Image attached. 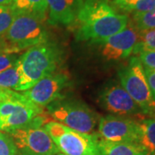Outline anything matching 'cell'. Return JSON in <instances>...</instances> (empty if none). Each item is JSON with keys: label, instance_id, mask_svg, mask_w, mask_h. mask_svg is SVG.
I'll return each mask as SVG.
<instances>
[{"label": "cell", "instance_id": "1", "mask_svg": "<svg viewBox=\"0 0 155 155\" xmlns=\"http://www.w3.org/2000/svg\"><path fill=\"white\" fill-rule=\"evenodd\" d=\"M129 18L118 13L109 0H83L74 23L78 41L101 43L126 28Z\"/></svg>", "mask_w": 155, "mask_h": 155}, {"label": "cell", "instance_id": "23", "mask_svg": "<svg viewBox=\"0 0 155 155\" xmlns=\"http://www.w3.org/2000/svg\"><path fill=\"white\" fill-rule=\"evenodd\" d=\"M136 55L143 67L155 70V51H144Z\"/></svg>", "mask_w": 155, "mask_h": 155}, {"label": "cell", "instance_id": "19", "mask_svg": "<svg viewBox=\"0 0 155 155\" xmlns=\"http://www.w3.org/2000/svg\"><path fill=\"white\" fill-rule=\"evenodd\" d=\"M131 22L139 31L155 28V8L144 13L132 15Z\"/></svg>", "mask_w": 155, "mask_h": 155}, {"label": "cell", "instance_id": "15", "mask_svg": "<svg viewBox=\"0 0 155 155\" xmlns=\"http://www.w3.org/2000/svg\"><path fill=\"white\" fill-rule=\"evenodd\" d=\"M139 138L137 143L147 152H155V118H147L138 122Z\"/></svg>", "mask_w": 155, "mask_h": 155}, {"label": "cell", "instance_id": "6", "mask_svg": "<svg viewBox=\"0 0 155 155\" xmlns=\"http://www.w3.org/2000/svg\"><path fill=\"white\" fill-rule=\"evenodd\" d=\"M55 122L84 134H91L99 122L97 114L86 104L74 100H56L48 105Z\"/></svg>", "mask_w": 155, "mask_h": 155}, {"label": "cell", "instance_id": "3", "mask_svg": "<svg viewBox=\"0 0 155 155\" xmlns=\"http://www.w3.org/2000/svg\"><path fill=\"white\" fill-rule=\"evenodd\" d=\"M46 18L28 13H16L11 27L0 41V53L19 54L48 41Z\"/></svg>", "mask_w": 155, "mask_h": 155}, {"label": "cell", "instance_id": "17", "mask_svg": "<svg viewBox=\"0 0 155 155\" xmlns=\"http://www.w3.org/2000/svg\"><path fill=\"white\" fill-rule=\"evenodd\" d=\"M19 79L20 72L17 62L14 66L0 72V90H16Z\"/></svg>", "mask_w": 155, "mask_h": 155}, {"label": "cell", "instance_id": "26", "mask_svg": "<svg viewBox=\"0 0 155 155\" xmlns=\"http://www.w3.org/2000/svg\"><path fill=\"white\" fill-rule=\"evenodd\" d=\"M137 0H114L115 4L118 6L120 9H122L124 11H127L130 10V8L134 5V3Z\"/></svg>", "mask_w": 155, "mask_h": 155}, {"label": "cell", "instance_id": "29", "mask_svg": "<svg viewBox=\"0 0 155 155\" xmlns=\"http://www.w3.org/2000/svg\"><path fill=\"white\" fill-rule=\"evenodd\" d=\"M144 155H155V152H147Z\"/></svg>", "mask_w": 155, "mask_h": 155}, {"label": "cell", "instance_id": "28", "mask_svg": "<svg viewBox=\"0 0 155 155\" xmlns=\"http://www.w3.org/2000/svg\"><path fill=\"white\" fill-rule=\"evenodd\" d=\"M13 0H0V5L10 6L12 5Z\"/></svg>", "mask_w": 155, "mask_h": 155}, {"label": "cell", "instance_id": "10", "mask_svg": "<svg viewBox=\"0 0 155 155\" xmlns=\"http://www.w3.org/2000/svg\"><path fill=\"white\" fill-rule=\"evenodd\" d=\"M139 132L138 122L124 116H108L99 119L97 134L111 142L137 143Z\"/></svg>", "mask_w": 155, "mask_h": 155}, {"label": "cell", "instance_id": "12", "mask_svg": "<svg viewBox=\"0 0 155 155\" xmlns=\"http://www.w3.org/2000/svg\"><path fill=\"white\" fill-rule=\"evenodd\" d=\"M101 106L116 116H129L140 113L141 110L121 84H111L106 87L99 97Z\"/></svg>", "mask_w": 155, "mask_h": 155}, {"label": "cell", "instance_id": "14", "mask_svg": "<svg viewBox=\"0 0 155 155\" xmlns=\"http://www.w3.org/2000/svg\"><path fill=\"white\" fill-rule=\"evenodd\" d=\"M146 153L137 143L111 142L100 138L97 143V155H144Z\"/></svg>", "mask_w": 155, "mask_h": 155}, {"label": "cell", "instance_id": "27", "mask_svg": "<svg viewBox=\"0 0 155 155\" xmlns=\"http://www.w3.org/2000/svg\"><path fill=\"white\" fill-rule=\"evenodd\" d=\"M14 91L12 90H0V102H4L6 100L10 99Z\"/></svg>", "mask_w": 155, "mask_h": 155}, {"label": "cell", "instance_id": "9", "mask_svg": "<svg viewBox=\"0 0 155 155\" xmlns=\"http://www.w3.org/2000/svg\"><path fill=\"white\" fill-rule=\"evenodd\" d=\"M70 84L69 78L63 72H53L42 78L31 88L23 91L29 101L39 107H46L62 97V91Z\"/></svg>", "mask_w": 155, "mask_h": 155}, {"label": "cell", "instance_id": "13", "mask_svg": "<svg viewBox=\"0 0 155 155\" xmlns=\"http://www.w3.org/2000/svg\"><path fill=\"white\" fill-rule=\"evenodd\" d=\"M83 0H47L50 25L73 24Z\"/></svg>", "mask_w": 155, "mask_h": 155}, {"label": "cell", "instance_id": "16", "mask_svg": "<svg viewBox=\"0 0 155 155\" xmlns=\"http://www.w3.org/2000/svg\"><path fill=\"white\" fill-rule=\"evenodd\" d=\"M11 6L16 13H28L47 17V0H13Z\"/></svg>", "mask_w": 155, "mask_h": 155}, {"label": "cell", "instance_id": "22", "mask_svg": "<svg viewBox=\"0 0 155 155\" xmlns=\"http://www.w3.org/2000/svg\"><path fill=\"white\" fill-rule=\"evenodd\" d=\"M155 8V0H137L130 10L128 11L132 15L140 14L151 11Z\"/></svg>", "mask_w": 155, "mask_h": 155}, {"label": "cell", "instance_id": "7", "mask_svg": "<svg viewBox=\"0 0 155 155\" xmlns=\"http://www.w3.org/2000/svg\"><path fill=\"white\" fill-rule=\"evenodd\" d=\"M122 88L145 114L155 112V102L145 76L144 67L136 56L130 59L126 67L118 72Z\"/></svg>", "mask_w": 155, "mask_h": 155}, {"label": "cell", "instance_id": "2", "mask_svg": "<svg viewBox=\"0 0 155 155\" xmlns=\"http://www.w3.org/2000/svg\"><path fill=\"white\" fill-rule=\"evenodd\" d=\"M57 45L47 41L27 49L18 59L20 79L16 91H25L42 78L55 72L62 61Z\"/></svg>", "mask_w": 155, "mask_h": 155}, {"label": "cell", "instance_id": "21", "mask_svg": "<svg viewBox=\"0 0 155 155\" xmlns=\"http://www.w3.org/2000/svg\"><path fill=\"white\" fill-rule=\"evenodd\" d=\"M17 148L14 140L7 133L0 131V155H16Z\"/></svg>", "mask_w": 155, "mask_h": 155}, {"label": "cell", "instance_id": "24", "mask_svg": "<svg viewBox=\"0 0 155 155\" xmlns=\"http://www.w3.org/2000/svg\"><path fill=\"white\" fill-rule=\"evenodd\" d=\"M18 54H5L0 53V72L14 66L18 61L20 55Z\"/></svg>", "mask_w": 155, "mask_h": 155}, {"label": "cell", "instance_id": "4", "mask_svg": "<svg viewBox=\"0 0 155 155\" xmlns=\"http://www.w3.org/2000/svg\"><path fill=\"white\" fill-rule=\"evenodd\" d=\"M44 128L61 153L97 155L99 137L97 134L81 133L55 121H48Z\"/></svg>", "mask_w": 155, "mask_h": 155}, {"label": "cell", "instance_id": "25", "mask_svg": "<svg viewBox=\"0 0 155 155\" xmlns=\"http://www.w3.org/2000/svg\"><path fill=\"white\" fill-rule=\"evenodd\" d=\"M144 72L150 91H151V93L153 96V98L155 102V70L144 67Z\"/></svg>", "mask_w": 155, "mask_h": 155}, {"label": "cell", "instance_id": "11", "mask_svg": "<svg viewBox=\"0 0 155 155\" xmlns=\"http://www.w3.org/2000/svg\"><path fill=\"white\" fill-rule=\"evenodd\" d=\"M139 39V30L129 20L123 30L104 40L102 45L101 54L106 61H121L133 54Z\"/></svg>", "mask_w": 155, "mask_h": 155}, {"label": "cell", "instance_id": "20", "mask_svg": "<svg viewBox=\"0 0 155 155\" xmlns=\"http://www.w3.org/2000/svg\"><path fill=\"white\" fill-rule=\"evenodd\" d=\"M15 16L16 12L11 5H0V41L11 27Z\"/></svg>", "mask_w": 155, "mask_h": 155}, {"label": "cell", "instance_id": "30", "mask_svg": "<svg viewBox=\"0 0 155 155\" xmlns=\"http://www.w3.org/2000/svg\"><path fill=\"white\" fill-rule=\"evenodd\" d=\"M55 155H66V154H63V153H57V154Z\"/></svg>", "mask_w": 155, "mask_h": 155}, {"label": "cell", "instance_id": "5", "mask_svg": "<svg viewBox=\"0 0 155 155\" xmlns=\"http://www.w3.org/2000/svg\"><path fill=\"white\" fill-rule=\"evenodd\" d=\"M47 122L41 114L27 127L7 132L16 145V155H55L60 153L42 127Z\"/></svg>", "mask_w": 155, "mask_h": 155}, {"label": "cell", "instance_id": "8", "mask_svg": "<svg viewBox=\"0 0 155 155\" xmlns=\"http://www.w3.org/2000/svg\"><path fill=\"white\" fill-rule=\"evenodd\" d=\"M41 114V107L29 101L22 93L14 91L10 99L0 102V131L7 133L27 127Z\"/></svg>", "mask_w": 155, "mask_h": 155}, {"label": "cell", "instance_id": "18", "mask_svg": "<svg viewBox=\"0 0 155 155\" xmlns=\"http://www.w3.org/2000/svg\"><path fill=\"white\" fill-rule=\"evenodd\" d=\"M144 51H155V28L139 31V39L133 51L134 54H138Z\"/></svg>", "mask_w": 155, "mask_h": 155}]
</instances>
